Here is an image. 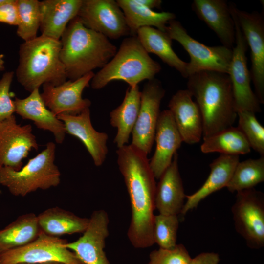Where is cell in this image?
<instances>
[{"mask_svg":"<svg viewBox=\"0 0 264 264\" xmlns=\"http://www.w3.org/2000/svg\"><path fill=\"white\" fill-rule=\"evenodd\" d=\"M37 219L42 231L55 237L83 233L89 221V218L79 217L58 207L45 210L37 216Z\"/></svg>","mask_w":264,"mask_h":264,"instance_id":"obj_28","label":"cell"},{"mask_svg":"<svg viewBox=\"0 0 264 264\" xmlns=\"http://www.w3.org/2000/svg\"><path fill=\"white\" fill-rule=\"evenodd\" d=\"M61 49L60 40L42 35L21 44L16 75L25 90L31 92L44 84L59 85L66 81Z\"/></svg>","mask_w":264,"mask_h":264,"instance_id":"obj_4","label":"cell"},{"mask_svg":"<svg viewBox=\"0 0 264 264\" xmlns=\"http://www.w3.org/2000/svg\"><path fill=\"white\" fill-rule=\"evenodd\" d=\"M159 179L155 190V209L160 214L180 215L187 195L179 171L177 153Z\"/></svg>","mask_w":264,"mask_h":264,"instance_id":"obj_21","label":"cell"},{"mask_svg":"<svg viewBox=\"0 0 264 264\" xmlns=\"http://www.w3.org/2000/svg\"><path fill=\"white\" fill-rule=\"evenodd\" d=\"M154 140L156 148L149 164L155 178L159 179L171 164L175 154L183 142L169 110L160 112Z\"/></svg>","mask_w":264,"mask_h":264,"instance_id":"obj_17","label":"cell"},{"mask_svg":"<svg viewBox=\"0 0 264 264\" xmlns=\"http://www.w3.org/2000/svg\"><path fill=\"white\" fill-rule=\"evenodd\" d=\"M183 142L188 144L199 142L203 134L201 114L190 92L186 89L178 90L168 104Z\"/></svg>","mask_w":264,"mask_h":264,"instance_id":"obj_18","label":"cell"},{"mask_svg":"<svg viewBox=\"0 0 264 264\" xmlns=\"http://www.w3.org/2000/svg\"><path fill=\"white\" fill-rule=\"evenodd\" d=\"M4 55L0 54V71H3L5 69Z\"/></svg>","mask_w":264,"mask_h":264,"instance_id":"obj_40","label":"cell"},{"mask_svg":"<svg viewBox=\"0 0 264 264\" xmlns=\"http://www.w3.org/2000/svg\"><path fill=\"white\" fill-rule=\"evenodd\" d=\"M57 117L64 123L66 133L77 137L84 145L95 166H101L108 152V136L94 129L90 120L89 108L76 115L61 114Z\"/></svg>","mask_w":264,"mask_h":264,"instance_id":"obj_19","label":"cell"},{"mask_svg":"<svg viewBox=\"0 0 264 264\" xmlns=\"http://www.w3.org/2000/svg\"><path fill=\"white\" fill-rule=\"evenodd\" d=\"M82 0L40 1L42 35L60 40L69 22L77 16Z\"/></svg>","mask_w":264,"mask_h":264,"instance_id":"obj_23","label":"cell"},{"mask_svg":"<svg viewBox=\"0 0 264 264\" xmlns=\"http://www.w3.org/2000/svg\"><path fill=\"white\" fill-rule=\"evenodd\" d=\"M161 69L144 49L136 36L125 38L114 57L90 81L91 88L100 89L111 81H123L134 87L154 78Z\"/></svg>","mask_w":264,"mask_h":264,"instance_id":"obj_5","label":"cell"},{"mask_svg":"<svg viewBox=\"0 0 264 264\" xmlns=\"http://www.w3.org/2000/svg\"><path fill=\"white\" fill-rule=\"evenodd\" d=\"M136 36L148 54L157 55L164 63L187 78V63L181 60L174 51L172 39L166 32L152 27H144L138 30Z\"/></svg>","mask_w":264,"mask_h":264,"instance_id":"obj_26","label":"cell"},{"mask_svg":"<svg viewBox=\"0 0 264 264\" xmlns=\"http://www.w3.org/2000/svg\"><path fill=\"white\" fill-rule=\"evenodd\" d=\"M240 28L251 51V70L255 94L264 103V20L262 14L249 13L231 5Z\"/></svg>","mask_w":264,"mask_h":264,"instance_id":"obj_13","label":"cell"},{"mask_svg":"<svg viewBox=\"0 0 264 264\" xmlns=\"http://www.w3.org/2000/svg\"><path fill=\"white\" fill-rule=\"evenodd\" d=\"M122 10L131 36H136L138 30L152 27L166 32L170 21L176 19L174 13L155 12L136 2L135 0H117Z\"/></svg>","mask_w":264,"mask_h":264,"instance_id":"obj_27","label":"cell"},{"mask_svg":"<svg viewBox=\"0 0 264 264\" xmlns=\"http://www.w3.org/2000/svg\"><path fill=\"white\" fill-rule=\"evenodd\" d=\"M60 40V59L71 80L101 69L117 51L108 38L85 27L77 16L69 22Z\"/></svg>","mask_w":264,"mask_h":264,"instance_id":"obj_3","label":"cell"},{"mask_svg":"<svg viewBox=\"0 0 264 264\" xmlns=\"http://www.w3.org/2000/svg\"><path fill=\"white\" fill-rule=\"evenodd\" d=\"M16 264H65L59 262H48V263H18Z\"/></svg>","mask_w":264,"mask_h":264,"instance_id":"obj_41","label":"cell"},{"mask_svg":"<svg viewBox=\"0 0 264 264\" xmlns=\"http://www.w3.org/2000/svg\"><path fill=\"white\" fill-rule=\"evenodd\" d=\"M109 216L104 210L93 212L88 225L76 241L64 246L73 252L84 264H110L104 251L109 235Z\"/></svg>","mask_w":264,"mask_h":264,"instance_id":"obj_16","label":"cell"},{"mask_svg":"<svg viewBox=\"0 0 264 264\" xmlns=\"http://www.w3.org/2000/svg\"><path fill=\"white\" fill-rule=\"evenodd\" d=\"M220 261L218 253L203 252L192 258L190 264H218Z\"/></svg>","mask_w":264,"mask_h":264,"instance_id":"obj_38","label":"cell"},{"mask_svg":"<svg viewBox=\"0 0 264 264\" xmlns=\"http://www.w3.org/2000/svg\"><path fill=\"white\" fill-rule=\"evenodd\" d=\"M231 212L236 231L252 249L264 246V195L254 188L237 192Z\"/></svg>","mask_w":264,"mask_h":264,"instance_id":"obj_8","label":"cell"},{"mask_svg":"<svg viewBox=\"0 0 264 264\" xmlns=\"http://www.w3.org/2000/svg\"><path fill=\"white\" fill-rule=\"evenodd\" d=\"M138 3L151 9L160 8L162 4L161 0H135Z\"/></svg>","mask_w":264,"mask_h":264,"instance_id":"obj_39","label":"cell"},{"mask_svg":"<svg viewBox=\"0 0 264 264\" xmlns=\"http://www.w3.org/2000/svg\"><path fill=\"white\" fill-rule=\"evenodd\" d=\"M166 32L172 40L182 45L190 56L187 65V78L203 70L228 74L232 49L222 45L209 46L200 43L190 36L181 23L175 19L169 22Z\"/></svg>","mask_w":264,"mask_h":264,"instance_id":"obj_7","label":"cell"},{"mask_svg":"<svg viewBox=\"0 0 264 264\" xmlns=\"http://www.w3.org/2000/svg\"><path fill=\"white\" fill-rule=\"evenodd\" d=\"M117 164L129 196L131 219L128 238L136 248L154 244L153 235L155 178L147 154L131 144L118 148Z\"/></svg>","mask_w":264,"mask_h":264,"instance_id":"obj_1","label":"cell"},{"mask_svg":"<svg viewBox=\"0 0 264 264\" xmlns=\"http://www.w3.org/2000/svg\"><path fill=\"white\" fill-rule=\"evenodd\" d=\"M165 93L161 82L155 78L148 81L141 91L140 107L132 132L131 144L147 155L154 141L161 102Z\"/></svg>","mask_w":264,"mask_h":264,"instance_id":"obj_11","label":"cell"},{"mask_svg":"<svg viewBox=\"0 0 264 264\" xmlns=\"http://www.w3.org/2000/svg\"><path fill=\"white\" fill-rule=\"evenodd\" d=\"M16 3L19 14L17 34L24 42L33 40L37 37L40 28V1L16 0Z\"/></svg>","mask_w":264,"mask_h":264,"instance_id":"obj_32","label":"cell"},{"mask_svg":"<svg viewBox=\"0 0 264 264\" xmlns=\"http://www.w3.org/2000/svg\"><path fill=\"white\" fill-rule=\"evenodd\" d=\"M77 16L85 27L108 39L130 35L124 14L116 0H82Z\"/></svg>","mask_w":264,"mask_h":264,"instance_id":"obj_12","label":"cell"},{"mask_svg":"<svg viewBox=\"0 0 264 264\" xmlns=\"http://www.w3.org/2000/svg\"><path fill=\"white\" fill-rule=\"evenodd\" d=\"M139 86H129L121 104L110 113V124L117 129L114 142L118 148L128 143L136 123L140 107Z\"/></svg>","mask_w":264,"mask_h":264,"instance_id":"obj_25","label":"cell"},{"mask_svg":"<svg viewBox=\"0 0 264 264\" xmlns=\"http://www.w3.org/2000/svg\"><path fill=\"white\" fill-rule=\"evenodd\" d=\"M0 22L17 26L19 14L16 0H5L0 5Z\"/></svg>","mask_w":264,"mask_h":264,"instance_id":"obj_37","label":"cell"},{"mask_svg":"<svg viewBox=\"0 0 264 264\" xmlns=\"http://www.w3.org/2000/svg\"><path fill=\"white\" fill-rule=\"evenodd\" d=\"M55 144L46 148L29 159L19 171L3 167L0 170V184L16 196L24 197L38 189L46 190L60 183L61 173L55 164Z\"/></svg>","mask_w":264,"mask_h":264,"instance_id":"obj_6","label":"cell"},{"mask_svg":"<svg viewBox=\"0 0 264 264\" xmlns=\"http://www.w3.org/2000/svg\"><path fill=\"white\" fill-rule=\"evenodd\" d=\"M5 0H0V5Z\"/></svg>","mask_w":264,"mask_h":264,"instance_id":"obj_42","label":"cell"},{"mask_svg":"<svg viewBox=\"0 0 264 264\" xmlns=\"http://www.w3.org/2000/svg\"><path fill=\"white\" fill-rule=\"evenodd\" d=\"M200 150L205 154L218 152L239 155L249 153L251 148L240 129L232 126L203 139Z\"/></svg>","mask_w":264,"mask_h":264,"instance_id":"obj_30","label":"cell"},{"mask_svg":"<svg viewBox=\"0 0 264 264\" xmlns=\"http://www.w3.org/2000/svg\"><path fill=\"white\" fill-rule=\"evenodd\" d=\"M264 181V156L239 162L226 186L232 193L254 188Z\"/></svg>","mask_w":264,"mask_h":264,"instance_id":"obj_31","label":"cell"},{"mask_svg":"<svg viewBox=\"0 0 264 264\" xmlns=\"http://www.w3.org/2000/svg\"><path fill=\"white\" fill-rule=\"evenodd\" d=\"M193 10L212 30L222 45L232 49L235 27L230 6L224 0H194Z\"/></svg>","mask_w":264,"mask_h":264,"instance_id":"obj_20","label":"cell"},{"mask_svg":"<svg viewBox=\"0 0 264 264\" xmlns=\"http://www.w3.org/2000/svg\"><path fill=\"white\" fill-rule=\"evenodd\" d=\"M192 258L182 244H177L172 249L159 248L151 252L147 264H190Z\"/></svg>","mask_w":264,"mask_h":264,"instance_id":"obj_35","label":"cell"},{"mask_svg":"<svg viewBox=\"0 0 264 264\" xmlns=\"http://www.w3.org/2000/svg\"><path fill=\"white\" fill-rule=\"evenodd\" d=\"M14 102L17 114L23 119L32 121L38 128L51 132L56 142L62 143L66 133L64 124L46 107L39 88L33 90L25 98L16 97Z\"/></svg>","mask_w":264,"mask_h":264,"instance_id":"obj_22","label":"cell"},{"mask_svg":"<svg viewBox=\"0 0 264 264\" xmlns=\"http://www.w3.org/2000/svg\"><path fill=\"white\" fill-rule=\"evenodd\" d=\"M14 75L13 71H8L4 73L0 79V123L12 116L15 112L14 102L10 93Z\"/></svg>","mask_w":264,"mask_h":264,"instance_id":"obj_36","label":"cell"},{"mask_svg":"<svg viewBox=\"0 0 264 264\" xmlns=\"http://www.w3.org/2000/svg\"><path fill=\"white\" fill-rule=\"evenodd\" d=\"M66 242L59 237L42 232L31 243L0 254V264L48 262L84 264L73 252L65 247Z\"/></svg>","mask_w":264,"mask_h":264,"instance_id":"obj_10","label":"cell"},{"mask_svg":"<svg viewBox=\"0 0 264 264\" xmlns=\"http://www.w3.org/2000/svg\"><path fill=\"white\" fill-rule=\"evenodd\" d=\"M229 6L235 23V46L232 49L228 74L232 84L235 109L237 113L248 111L256 113L261 111V104L251 87V78L246 56L248 45L232 6Z\"/></svg>","mask_w":264,"mask_h":264,"instance_id":"obj_9","label":"cell"},{"mask_svg":"<svg viewBox=\"0 0 264 264\" xmlns=\"http://www.w3.org/2000/svg\"><path fill=\"white\" fill-rule=\"evenodd\" d=\"M30 125L17 124L14 115L0 123V170L3 167L20 170L29 153L38 149Z\"/></svg>","mask_w":264,"mask_h":264,"instance_id":"obj_14","label":"cell"},{"mask_svg":"<svg viewBox=\"0 0 264 264\" xmlns=\"http://www.w3.org/2000/svg\"><path fill=\"white\" fill-rule=\"evenodd\" d=\"M94 73L90 72L75 80H69L59 85L44 84L41 96L46 107L56 116L59 114L76 115L91 105L82 95L89 86Z\"/></svg>","mask_w":264,"mask_h":264,"instance_id":"obj_15","label":"cell"},{"mask_svg":"<svg viewBox=\"0 0 264 264\" xmlns=\"http://www.w3.org/2000/svg\"><path fill=\"white\" fill-rule=\"evenodd\" d=\"M179 224L178 215L160 214L155 215L153 229L154 243L160 248H174L177 244Z\"/></svg>","mask_w":264,"mask_h":264,"instance_id":"obj_33","label":"cell"},{"mask_svg":"<svg viewBox=\"0 0 264 264\" xmlns=\"http://www.w3.org/2000/svg\"><path fill=\"white\" fill-rule=\"evenodd\" d=\"M187 90L201 114L203 139L233 126L237 113L228 74L203 70L187 77Z\"/></svg>","mask_w":264,"mask_h":264,"instance_id":"obj_2","label":"cell"},{"mask_svg":"<svg viewBox=\"0 0 264 264\" xmlns=\"http://www.w3.org/2000/svg\"><path fill=\"white\" fill-rule=\"evenodd\" d=\"M238 128L243 134L250 147L264 156V128L257 120L255 113L248 111L237 112Z\"/></svg>","mask_w":264,"mask_h":264,"instance_id":"obj_34","label":"cell"},{"mask_svg":"<svg viewBox=\"0 0 264 264\" xmlns=\"http://www.w3.org/2000/svg\"><path fill=\"white\" fill-rule=\"evenodd\" d=\"M239 161V155L225 154L214 160L209 165L210 172L202 186L194 193L186 196L180 215H185L210 194L226 187Z\"/></svg>","mask_w":264,"mask_h":264,"instance_id":"obj_24","label":"cell"},{"mask_svg":"<svg viewBox=\"0 0 264 264\" xmlns=\"http://www.w3.org/2000/svg\"><path fill=\"white\" fill-rule=\"evenodd\" d=\"M42 232L35 214L20 216L0 230V254L31 243Z\"/></svg>","mask_w":264,"mask_h":264,"instance_id":"obj_29","label":"cell"}]
</instances>
